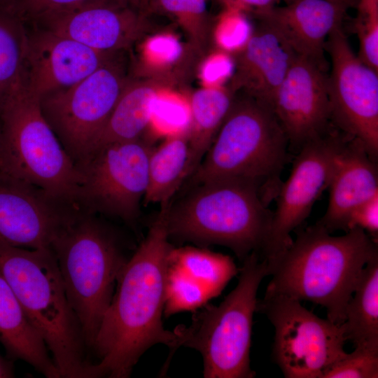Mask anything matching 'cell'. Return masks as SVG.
I'll use <instances>...</instances> for the list:
<instances>
[{"mask_svg": "<svg viewBox=\"0 0 378 378\" xmlns=\"http://www.w3.org/2000/svg\"><path fill=\"white\" fill-rule=\"evenodd\" d=\"M169 206L161 205L146 238L118 276L92 348L99 358L93 364V378L129 377L154 344H163L173 352L180 347L178 335L164 329L162 322L168 255L173 248L167 230Z\"/></svg>", "mask_w": 378, "mask_h": 378, "instance_id": "6da1fadb", "label": "cell"}, {"mask_svg": "<svg viewBox=\"0 0 378 378\" xmlns=\"http://www.w3.org/2000/svg\"><path fill=\"white\" fill-rule=\"evenodd\" d=\"M317 223L300 230L280 255L267 262L272 279L264 297L286 296L324 307L336 325L345 320L346 307L363 270L378 255L377 241L356 227L332 236Z\"/></svg>", "mask_w": 378, "mask_h": 378, "instance_id": "7a4b0ae2", "label": "cell"}, {"mask_svg": "<svg viewBox=\"0 0 378 378\" xmlns=\"http://www.w3.org/2000/svg\"><path fill=\"white\" fill-rule=\"evenodd\" d=\"M0 272L51 352L61 377L92 378L82 328L51 248H24L0 241Z\"/></svg>", "mask_w": 378, "mask_h": 378, "instance_id": "3957f363", "label": "cell"}, {"mask_svg": "<svg viewBox=\"0 0 378 378\" xmlns=\"http://www.w3.org/2000/svg\"><path fill=\"white\" fill-rule=\"evenodd\" d=\"M288 141L267 106L240 92L208 151L191 175L195 185L223 180L253 182L269 205L282 183Z\"/></svg>", "mask_w": 378, "mask_h": 378, "instance_id": "277c9868", "label": "cell"}, {"mask_svg": "<svg viewBox=\"0 0 378 378\" xmlns=\"http://www.w3.org/2000/svg\"><path fill=\"white\" fill-rule=\"evenodd\" d=\"M272 214L253 182L207 181L170 204L168 234L169 239L228 247L243 261L251 253L261 252Z\"/></svg>", "mask_w": 378, "mask_h": 378, "instance_id": "5b68a950", "label": "cell"}, {"mask_svg": "<svg viewBox=\"0 0 378 378\" xmlns=\"http://www.w3.org/2000/svg\"><path fill=\"white\" fill-rule=\"evenodd\" d=\"M0 176L80 207V169L43 115L40 99L24 80L0 107Z\"/></svg>", "mask_w": 378, "mask_h": 378, "instance_id": "8992f818", "label": "cell"}, {"mask_svg": "<svg viewBox=\"0 0 378 378\" xmlns=\"http://www.w3.org/2000/svg\"><path fill=\"white\" fill-rule=\"evenodd\" d=\"M50 248L86 345L92 348L127 260L113 232L96 214L86 211L55 239Z\"/></svg>", "mask_w": 378, "mask_h": 378, "instance_id": "52a82bcc", "label": "cell"}, {"mask_svg": "<svg viewBox=\"0 0 378 378\" xmlns=\"http://www.w3.org/2000/svg\"><path fill=\"white\" fill-rule=\"evenodd\" d=\"M236 288L218 305L205 304L194 313L188 327L174 330L180 346L198 351L206 378H252L250 366L253 316L259 285L270 275L265 260L253 251L243 260Z\"/></svg>", "mask_w": 378, "mask_h": 378, "instance_id": "ba28073f", "label": "cell"}, {"mask_svg": "<svg viewBox=\"0 0 378 378\" xmlns=\"http://www.w3.org/2000/svg\"><path fill=\"white\" fill-rule=\"evenodd\" d=\"M129 79L113 57L80 82L40 99L43 115L78 167L91 155Z\"/></svg>", "mask_w": 378, "mask_h": 378, "instance_id": "9c48e42d", "label": "cell"}, {"mask_svg": "<svg viewBox=\"0 0 378 378\" xmlns=\"http://www.w3.org/2000/svg\"><path fill=\"white\" fill-rule=\"evenodd\" d=\"M256 311L274 326L272 356L286 378H323L346 354L342 324L317 316L298 300L264 297L258 301Z\"/></svg>", "mask_w": 378, "mask_h": 378, "instance_id": "30bf717a", "label": "cell"}, {"mask_svg": "<svg viewBox=\"0 0 378 378\" xmlns=\"http://www.w3.org/2000/svg\"><path fill=\"white\" fill-rule=\"evenodd\" d=\"M144 136L111 144L96 150L79 167L78 201L92 214H102L132 223L148 183L149 158L153 150Z\"/></svg>", "mask_w": 378, "mask_h": 378, "instance_id": "8fae6325", "label": "cell"}, {"mask_svg": "<svg viewBox=\"0 0 378 378\" xmlns=\"http://www.w3.org/2000/svg\"><path fill=\"white\" fill-rule=\"evenodd\" d=\"M347 136L333 127L299 150L290 175L276 196V206L262 259L271 261L291 244V232L302 225L328 188L337 156Z\"/></svg>", "mask_w": 378, "mask_h": 378, "instance_id": "7c38bea8", "label": "cell"}, {"mask_svg": "<svg viewBox=\"0 0 378 378\" xmlns=\"http://www.w3.org/2000/svg\"><path fill=\"white\" fill-rule=\"evenodd\" d=\"M326 50L331 60L328 76L332 125L360 141L370 157L378 156V72L356 55L342 25L330 34Z\"/></svg>", "mask_w": 378, "mask_h": 378, "instance_id": "4fadbf2b", "label": "cell"}, {"mask_svg": "<svg viewBox=\"0 0 378 378\" xmlns=\"http://www.w3.org/2000/svg\"><path fill=\"white\" fill-rule=\"evenodd\" d=\"M83 211L34 186L0 176V241L6 244L50 248Z\"/></svg>", "mask_w": 378, "mask_h": 378, "instance_id": "5bb4252c", "label": "cell"}, {"mask_svg": "<svg viewBox=\"0 0 378 378\" xmlns=\"http://www.w3.org/2000/svg\"><path fill=\"white\" fill-rule=\"evenodd\" d=\"M271 108L288 145L294 148L300 150L328 132L334 125L325 71L298 55L276 92Z\"/></svg>", "mask_w": 378, "mask_h": 378, "instance_id": "9a60e30c", "label": "cell"}, {"mask_svg": "<svg viewBox=\"0 0 378 378\" xmlns=\"http://www.w3.org/2000/svg\"><path fill=\"white\" fill-rule=\"evenodd\" d=\"M113 55L43 29L27 38L24 83L31 93L41 99L80 82Z\"/></svg>", "mask_w": 378, "mask_h": 378, "instance_id": "2e32d148", "label": "cell"}, {"mask_svg": "<svg viewBox=\"0 0 378 378\" xmlns=\"http://www.w3.org/2000/svg\"><path fill=\"white\" fill-rule=\"evenodd\" d=\"M41 20L45 29L105 53L130 48L146 30L139 9L108 0H93Z\"/></svg>", "mask_w": 378, "mask_h": 378, "instance_id": "e0dca14e", "label": "cell"}, {"mask_svg": "<svg viewBox=\"0 0 378 378\" xmlns=\"http://www.w3.org/2000/svg\"><path fill=\"white\" fill-rule=\"evenodd\" d=\"M257 20L247 43L233 54L235 67L229 88L271 108L298 55L272 25Z\"/></svg>", "mask_w": 378, "mask_h": 378, "instance_id": "ac0fdd59", "label": "cell"}, {"mask_svg": "<svg viewBox=\"0 0 378 378\" xmlns=\"http://www.w3.org/2000/svg\"><path fill=\"white\" fill-rule=\"evenodd\" d=\"M348 8L331 0H292L254 15L272 25L297 55L326 71V41L342 25Z\"/></svg>", "mask_w": 378, "mask_h": 378, "instance_id": "d6986e66", "label": "cell"}, {"mask_svg": "<svg viewBox=\"0 0 378 378\" xmlns=\"http://www.w3.org/2000/svg\"><path fill=\"white\" fill-rule=\"evenodd\" d=\"M375 162L360 141L347 136L337 156L328 188L327 210L318 224L329 232L339 230L346 232L351 212L378 195Z\"/></svg>", "mask_w": 378, "mask_h": 378, "instance_id": "ffe728a7", "label": "cell"}, {"mask_svg": "<svg viewBox=\"0 0 378 378\" xmlns=\"http://www.w3.org/2000/svg\"><path fill=\"white\" fill-rule=\"evenodd\" d=\"M0 342L8 358L25 361L48 378H61L44 340L1 272Z\"/></svg>", "mask_w": 378, "mask_h": 378, "instance_id": "44dd1931", "label": "cell"}, {"mask_svg": "<svg viewBox=\"0 0 378 378\" xmlns=\"http://www.w3.org/2000/svg\"><path fill=\"white\" fill-rule=\"evenodd\" d=\"M166 84L167 80L158 78H130L99 134L91 155L105 146L144 136L148 128L153 99Z\"/></svg>", "mask_w": 378, "mask_h": 378, "instance_id": "7402d4cb", "label": "cell"}, {"mask_svg": "<svg viewBox=\"0 0 378 378\" xmlns=\"http://www.w3.org/2000/svg\"><path fill=\"white\" fill-rule=\"evenodd\" d=\"M234 93L230 88L207 87L196 90L189 101L191 120L188 132V177L196 170L232 104Z\"/></svg>", "mask_w": 378, "mask_h": 378, "instance_id": "603a6c76", "label": "cell"}, {"mask_svg": "<svg viewBox=\"0 0 378 378\" xmlns=\"http://www.w3.org/2000/svg\"><path fill=\"white\" fill-rule=\"evenodd\" d=\"M342 324L346 341L355 348L378 351V255L365 265Z\"/></svg>", "mask_w": 378, "mask_h": 378, "instance_id": "cb8c5ba5", "label": "cell"}, {"mask_svg": "<svg viewBox=\"0 0 378 378\" xmlns=\"http://www.w3.org/2000/svg\"><path fill=\"white\" fill-rule=\"evenodd\" d=\"M189 143L188 133L167 137L153 148L148 163V183L144 197L146 204L170 202L188 178Z\"/></svg>", "mask_w": 378, "mask_h": 378, "instance_id": "d4e9b609", "label": "cell"}, {"mask_svg": "<svg viewBox=\"0 0 378 378\" xmlns=\"http://www.w3.org/2000/svg\"><path fill=\"white\" fill-rule=\"evenodd\" d=\"M168 263L178 267L203 286L212 298L219 295L239 272L230 256L191 246L172 248Z\"/></svg>", "mask_w": 378, "mask_h": 378, "instance_id": "484cf974", "label": "cell"}, {"mask_svg": "<svg viewBox=\"0 0 378 378\" xmlns=\"http://www.w3.org/2000/svg\"><path fill=\"white\" fill-rule=\"evenodd\" d=\"M27 38L17 20L0 13V107L23 81Z\"/></svg>", "mask_w": 378, "mask_h": 378, "instance_id": "4316f807", "label": "cell"}, {"mask_svg": "<svg viewBox=\"0 0 378 378\" xmlns=\"http://www.w3.org/2000/svg\"><path fill=\"white\" fill-rule=\"evenodd\" d=\"M212 299L208 290L178 267L169 264L165 274L164 314L195 311Z\"/></svg>", "mask_w": 378, "mask_h": 378, "instance_id": "83f0119b", "label": "cell"}, {"mask_svg": "<svg viewBox=\"0 0 378 378\" xmlns=\"http://www.w3.org/2000/svg\"><path fill=\"white\" fill-rule=\"evenodd\" d=\"M191 115L189 101L160 90L153 99L148 127L167 137L188 133Z\"/></svg>", "mask_w": 378, "mask_h": 378, "instance_id": "f1b7e54d", "label": "cell"}, {"mask_svg": "<svg viewBox=\"0 0 378 378\" xmlns=\"http://www.w3.org/2000/svg\"><path fill=\"white\" fill-rule=\"evenodd\" d=\"M354 29L359 42L358 58L378 72V0H356Z\"/></svg>", "mask_w": 378, "mask_h": 378, "instance_id": "f546056e", "label": "cell"}, {"mask_svg": "<svg viewBox=\"0 0 378 378\" xmlns=\"http://www.w3.org/2000/svg\"><path fill=\"white\" fill-rule=\"evenodd\" d=\"M246 13L237 8L225 6L214 29L218 49L234 54L245 46L253 29Z\"/></svg>", "mask_w": 378, "mask_h": 378, "instance_id": "4dcf8cb0", "label": "cell"}, {"mask_svg": "<svg viewBox=\"0 0 378 378\" xmlns=\"http://www.w3.org/2000/svg\"><path fill=\"white\" fill-rule=\"evenodd\" d=\"M378 351L355 348L335 361L323 378H377Z\"/></svg>", "mask_w": 378, "mask_h": 378, "instance_id": "1f68e13d", "label": "cell"}, {"mask_svg": "<svg viewBox=\"0 0 378 378\" xmlns=\"http://www.w3.org/2000/svg\"><path fill=\"white\" fill-rule=\"evenodd\" d=\"M160 6L174 15L192 35L203 38L206 27V0H157Z\"/></svg>", "mask_w": 378, "mask_h": 378, "instance_id": "d6a6232c", "label": "cell"}, {"mask_svg": "<svg viewBox=\"0 0 378 378\" xmlns=\"http://www.w3.org/2000/svg\"><path fill=\"white\" fill-rule=\"evenodd\" d=\"M183 45L172 34H156L147 38L142 45L143 62L153 66L167 68L176 64L183 57Z\"/></svg>", "mask_w": 378, "mask_h": 378, "instance_id": "836d02e7", "label": "cell"}, {"mask_svg": "<svg viewBox=\"0 0 378 378\" xmlns=\"http://www.w3.org/2000/svg\"><path fill=\"white\" fill-rule=\"evenodd\" d=\"M234 59L232 54L218 49L211 55L200 67V76L208 87L222 86L230 80L234 71Z\"/></svg>", "mask_w": 378, "mask_h": 378, "instance_id": "e575fe53", "label": "cell"}, {"mask_svg": "<svg viewBox=\"0 0 378 378\" xmlns=\"http://www.w3.org/2000/svg\"><path fill=\"white\" fill-rule=\"evenodd\" d=\"M363 230L374 241L378 237V195L355 208L349 214L346 232L354 228Z\"/></svg>", "mask_w": 378, "mask_h": 378, "instance_id": "d590c367", "label": "cell"}, {"mask_svg": "<svg viewBox=\"0 0 378 378\" xmlns=\"http://www.w3.org/2000/svg\"><path fill=\"white\" fill-rule=\"evenodd\" d=\"M93 0H22L24 8L38 18L68 10Z\"/></svg>", "mask_w": 378, "mask_h": 378, "instance_id": "8d00e7d4", "label": "cell"}, {"mask_svg": "<svg viewBox=\"0 0 378 378\" xmlns=\"http://www.w3.org/2000/svg\"><path fill=\"white\" fill-rule=\"evenodd\" d=\"M225 6L239 8L241 10L252 12L253 14L260 13L275 6H279L282 1L286 4L292 0H222Z\"/></svg>", "mask_w": 378, "mask_h": 378, "instance_id": "74e56055", "label": "cell"}, {"mask_svg": "<svg viewBox=\"0 0 378 378\" xmlns=\"http://www.w3.org/2000/svg\"><path fill=\"white\" fill-rule=\"evenodd\" d=\"M14 377L13 360L4 358L0 354V378H10Z\"/></svg>", "mask_w": 378, "mask_h": 378, "instance_id": "f35d334b", "label": "cell"}, {"mask_svg": "<svg viewBox=\"0 0 378 378\" xmlns=\"http://www.w3.org/2000/svg\"><path fill=\"white\" fill-rule=\"evenodd\" d=\"M129 1L134 6L140 8H144L148 4V0H127Z\"/></svg>", "mask_w": 378, "mask_h": 378, "instance_id": "ab89813d", "label": "cell"}, {"mask_svg": "<svg viewBox=\"0 0 378 378\" xmlns=\"http://www.w3.org/2000/svg\"><path fill=\"white\" fill-rule=\"evenodd\" d=\"M331 1H334L340 4H345L349 7L354 6L353 4L349 0H331Z\"/></svg>", "mask_w": 378, "mask_h": 378, "instance_id": "60d3db41", "label": "cell"}, {"mask_svg": "<svg viewBox=\"0 0 378 378\" xmlns=\"http://www.w3.org/2000/svg\"><path fill=\"white\" fill-rule=\"evenodd\" d=\"M352 4L353 5H356V0H349Z\"/></svg>", "mask_w": 378, "mask_h": 378, "instance_id": "b9f144b4", "label": "cell"}, {"mask_svg": "<svg viewBox=\"0 0 378 378\" xmlns=\"http://www.w3.org/2000/svg\"><path fill=\"white\" fill-rule=\"evenodd\" d=\"M148 2H149V0H148Z\"/></svg>", "mask_w": 378, "mask_h": 378, "instance_id": "7bdbcfd3", "label": "cell"}]
</instances>
